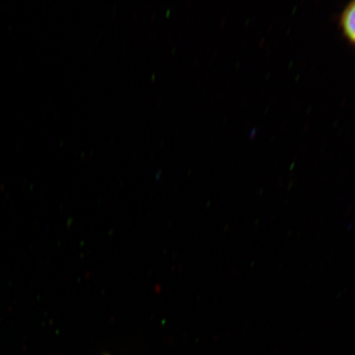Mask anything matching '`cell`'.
I'll list each match as a JSON object with an SVG mask.
<instances>
[{
  "label": "cell",
  "mask_w": 355,
  "mask_h": 355,
  "mask_svg": "<svg viewBox=\"0 0 355 355\" xmlns=\"http://www.w3.org/2000/svg\"><path fill=\"white\" fill-rule=\"evenodd\" d=\"M339 26L345 39L355 47V0L349 3L341 12Z\"/></svg>",
  "instance_id": "6da1fadb"
}]
</instances>
